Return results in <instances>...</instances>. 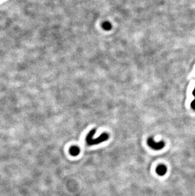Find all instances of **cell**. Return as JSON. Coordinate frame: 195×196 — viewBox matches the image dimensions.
<instances>
[{
    "label": "cell",
    "mask_w": 195,
    "mask_h": 196,
    "mask_svg": "<svg viewBox=\"0 0 195 196\" xmlns=\"http://www.w3.org/2000/svg\"><path fill=\"white\" fill-rule=\"evenodd\" d=\"M95 133H96V129H92V130L90 131L89 133L86 136V144L89 146L100 144L102 142H105L106 140H107L109 139L108 134H107L106 133H102L100 136H99L97 139H94L93 137H94Z\"/></svg>",
    "instance_id": "cell-1"
},
{
    "label": "cell",
    "mask_w": 195,
    "mask_h": 196,
    "mask_svg": "<svg viewBox=\"0 0 195 196\" xmlns=\"http://www.w3.org/2000/svg\"><path fill=\"white\" fill-rule=\"evenodd\" d=\"M147 144L150 147L155 150H159L163 149L165 147V142L163 141H160L156 142L154 140L152 137H150L147 140Z\"/></svg>",
    "instance_id": "cell-2"
},
{
    "label": "cell",
    "mask_w": 195,
    "mask_h": 196,
    "mask_svg": "<svg viewBox=\"0 0 195 196\" xmlns=\"http://www.w3.org/2000/svg\"><path fill=\"white\" fill-rule=\"evenodd\" d=\"M167 167L165 165H160L156 168V172L160 176H164L167 173Z\"/></svg>",
    "instance_id": "cell-3"
},
{
    "label": "cell",
    "mask_w": 195,
    "mask_h": 196,
    "mask_svg": "<svg viewBox=\"0 0 195 196\" xmlns=\"http://www.w3.org/2000/svg\"><path fill=\"white\" fill-rule=\"evenodd\" d=\"M69 152L72 156H77L80 153V149L77 146H72L71 147Z\"/></svg>",
    "instance_id": "cell-4"
},
{
    "label": "cell",
    "mask_w": 195,
    "mask_h": 196,
    "mask_svg": "<svg viewBox=\"0 0 195 196\" xmlns=\"http://www.w3.org/2000/svg\"><path fill=\"white\" fill-rule=\"evenodd\" d=\"M191 107H192V109H193V110H194L195 111V99L192 102V103H191Z\"/></svg>",
    "instance_id": "cell-5"
}]
</instances>
